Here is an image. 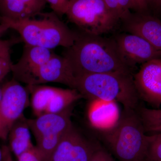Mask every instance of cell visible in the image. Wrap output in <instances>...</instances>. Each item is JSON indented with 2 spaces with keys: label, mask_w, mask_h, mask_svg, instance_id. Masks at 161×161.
<instances>
[{
  "label": "cell",
  "mask_w": 161,
  "mask_h": 161,
  "mask_svg": "<svg viewBox=\"0 0 161 161\" xmlns=\"http://www.w3.org/2000/svg\"><path fill=\"white\" fill-rule=\"evenodd\" d=\"M3 154L2 148H0V161H3Z\"/></svg>",
  "instance_id": "35"
},
{
  "label": "cell",
  "mask_w": 161,
  "mask_h": 161,
  "mask_svg": "<svg viewBox=\"0 0 161 161\" xmlns=\"http://www.w3.org/2000/svg\"><path fill=\"white\" fill-rule=\"evenodd\" d=\"M149 161L144 160V161Z\"/></svg>",
  "instance_id": "36"
},
{
  "label": "cell",
  "mask_w": 161,
  "mask_h": 161,
  "mask_svg": "<svg viewBox=\"0 0 161 161\" xmlns=\"http://www.w3.org/2000/svg\"><path fill=\"white\" fill-rule=\"evenodd\" d=\"M63 56L75 78L86 74L111 72L133 74L134 68L123 58L113 37L78 32L75 43L65 48Z\"/></svg>",
  "instance_id": "1"
},
{
  "label": "cell",
  "mask_w": 161,
  "mask_h": 161,
  "mask_svg": "<svg viewBox=\"0 0 161 161\" xmlns=\"http://www.w3.org/2000/svg\"><path fill=\"white\" fill-rule=\"evenodd\" d=\"M137 112L146 132H161V109L140 106Z\"/></svg>",
  "instance_id": "19"
},
{
  "label": "cell",
  "mask_w": 161,
  "mask_h": 161,
  "mask_svg": "<svg viewBox=\"0 0 161 161\" xmlns=\"http://www.w3.org/2000/svg\"><path fill=\"white\" fill-rule=\"evenodd\" d=\"M113 37L123 58L134 68L137 64L161 58V51L138 36L123 32Z\"/></svg>",
  "instance_id": "10"
},
{
  "label": "cell",
  "mask_w": 161,
  "mask_h": 161,
  "mask_svg": "<svg viewBox=\"0 0 161 161\" xmlns=\"http://www.w3.org/2000/svg\"><path fill=\"white\" fill-rule=\"evenodd\" d=\"M105 140L119 161H143L150 136L146 134L137 111L124 110L117 123L104 132Z\"/></svg>",
  "instance_id": "4"
},
{
  "label": "cell",
  "mask_w": 161,
  "mask_h": 161,
  "mask_svg": "<svg viewBox=\"0 0 161 161\" xmlns=\"http://www.w3.org/2000/svg\"><path fill=\"white\" fill-rule=\"evenodd\" d=\"M98 148L78 133L73 146L69 161H89Z\"/></svg>",
  "instance_id": "20"
},
{
  "label": "cell",
  "mask_w": 161,
  "mask_h": 161,
  "mask_svg": "<svg viewBox=\"0 0 161 161\" xmlns=\"http://www.w3.org/2000/svg\"><path fill=\"white\" fill-rule=\"evenodd\" d=\"M124 32L136 35L161 51V19L150 12H131L120 20Z\"/></svg>",
  "instance_id": "8"
},
{
  "label": "cell",
  "mask_w": 161,
  "mask_h": 161,
  "mask_svg": "<svg viewBox=\"0 0 161 161\" xmlns=\"http://www.w3.org/2000/svg\"><path fill=\"white\" fill-rule=\"evenodd\" d=\"M54 53L51 49L25 44L19 60L16 63L12 64L11 72L13 78L18 80L23 75L46 63Z\"/></svg>",
  "instance_id": "14"
},
{
  "label": "cell",
  "mask_w": 161,
  "mask_h": 161,
  "mask_svg": "<svg viewBox=\"0 0 161 161\" xmlns=\"http://www.w3.org/2000/svg\"><path fill=\"white\" fill-rule=\"evenodd\" d=\"M145 160L161 161V132L150 136L147 158Z\"/></svg>",
  "instance_id": "22"
},
{
  "label": "cell",
  "mask_w": 161,
  "mask_h": 161,
  "mask_svg": "<svg viewBox=\"0 0 161 161\" xmlns=\"http://www.w3.org/2000/svg\"><path fill=\"white\" fill-rule=\"evenodd\" d=\"M61 1L67 10L68 6L69 3V0H61Z\"/></svg>",
  "instance_id": "33"
},
{
  "label": "cell",
  "mask_w": 161,
  "mask_h": 161,
  "mask_svg": "<svg viewBox=\"0 0 161 161\" xmlns=\"http://www.w3.org/2000/svg\"><path fill=\"white\" fill-rule=\"evenodd\" d=\"M9 29V27L6 24L0 23V37Z\"/></svg>",
  "instance_id": "31"
},
{
  "label": "cell",
  "mask_w": 161,
  "mask_h": 161,
  "mask_svg": "<svg viewBox=\"0 0 161 161\" xmlns=\"http://www.w3.org/2000/svg\"><path fill=\"white\" fill-rule=\"evenodd\" d=\"M91 100L88 117L92 126L104 132L115 126L120 117L117 103L99 99Z\"/></svg>",
  "instance_id": "12"
},
{
  "label": "cell",
  "mask_w": 161,
  "mask_h": 161,
  "mask_svg": "<svg viewBox=\"0 0 161 161\" xmlns=\"http://www.w3.org/2000/svg\"><path fill=\"white\" fill-rule=\"evenodd\" d=\"M3 82H0V102L2 99V95H3ZM1 138V130H0V139Z\"/></svg>",
  "instance_id": "32"
},
{
  "label": "cell",
  "mask_w": 161,
  "mask_h": 161,
  "mask_svg": "<svg viewBox=\"0 0 161 161\" xmlns=\"http://www.w3.org/2000/svg\"><path fill=\"white\" fill-rule=\"evenodd\" d=\"M30 129L24 115L18 119L9 132L10 150L17 158L35 146L31 142Z\"/></svg>",
  "instance_id": "15"
},
{
  "label": "cell",
  "mask_w": 161,
  "mask_h": 161,
  "mask_svg": "<svg viewBox=\"0 0 161 161\" xmlns=\"http://www.w3.org/2000/svg\"><path fill=\"white\" fill-rule=\"evenodd\" d=\"M107 8L119 21L131 12H140L135 0H103Z\"/></svg>",
  "instance_id": "21"
},
{
  "label": "cell",
  "mask_w": 161,
  "mask_h": 161,
  "mask_svg": "<svg viewBox=\"0 0 161 161\" xmlns=\"http://www.w3.org/2000/svg\"><path fill=\"white\" fill-rule=\"evenodd\" d=\"M3 158V161H14L10 153V150L9 147L4 146L2 148Z\"/></svg>",
  "instance_id": "30"
},
{
  "label": "cell",
  "mask_w": 161,
  "mask_h": 161,
  "mask_svg": "<svg viewBox=\"0 0 161 161\" xmlns=\"http://www.w3.org/2000/svg\"><path fill=\"white\" fill-rule=\"evenodd\" d=\"M17 158V161H42L40 152L35 146L23 153Z\"/></svg>",
  "instance_id": "24"
},
{
  "label": "cell",
  "mask_w": 161,
  "mask_h": 161,
  "mask_svg": "<svg viewBox=\"0 0 161 161\" xmlns=\"http://www.w3.org/2000/svg\"><path fill=\"white\" fill-rule=\"evenodd\" d=\"M108 153L99 148L93 153L89 161H105Z\"/></svg>",
  "instance_id": "28"
},
{
  "label": "cell",
  "mask_w": 161,
  "mask_h": 161,
  "mask_svg": "<svg viewBox=\"0 0 161 161\" xmlns=\"http://www.w3.org/2000/svg\"><path fill=\"white\" fill-rule=\"evenodd\" d=\"M133 75L125 72L86 74L75 78V89L83 98L115 102L125 110L137 111L141 99Z\"/></svg>",
  "instance_id": "2"
},
{
  "label": "cell",
  "mask_w": 161,
  "mask_h": 161,
  "mask_svg": "<svg viewBox=\"0 0 161 161\" xmlns=\"http://www.w3.org/2000/svg\"><path fill=\"white\" fill-rule=\"evenodd\" d=\"M134 84L141 99L153 105L161 104V58L141 65L133 75Z\"/></svg>",
  "instance_id": "9"
},
{
  "label": "cell",
  "mask_w": 161,
  "mask_h": 161,
  "mask_svg": "<svg viewBox=\"0 0 161 161\" xmlns=\"http://www.w3.org/2000/svg\"><path fill=\"white\" fill-rule=\"evenodd\" d=\"M78 133L73 126L63 136L48 161H69L73 146Z\"/></svg>",
  "instance_id": "18"
},
{
  "label": "cell",
  "mask_w": 161,
  "mask_h": 161,
  "mask_svg": "<svg viewBox=\"0 0 161 161\" xmlns=\"http://www.w3.org/2000/svg\"><path fill=\"white\" fill-rule=\"evenodd\" d=\"M148 10L156 16L161 15V0H148Z\"/></svg>",
  "instance_id": "26"
},
{
  "label": "cell",
  "mask_w": 161,
  "mask_h": 161,
  "mask_svg": "<svg viewBox=\"0 0 161 161\" xmlns=\"http://www.w3.org/2000/svg\"><path fill=\"white\" fill-rule=\"evenodd\" d=\"M15 39L10 40H0V56L9 54L11 46L17 41Z\"/></svg>",
  "instance_id": "27"
},
{
  "label": "cell",
  "mask_w": 161,
  "mask_h": 161,
  "mask_svg": "<svg viewBox=\"0 0 161 161\" xmlns=\"http://www.w3.org/2000/svg\"><path fill=\"white\" fill-rule=\"evenodd\" d=\"M105 161H115L114 158L111 156L109 153H108L107 154L106 158Z\"/></svg>",
  "instance_id": "34"
},
{
  "label": "cell",
  "mask_w": 161,
  "mask_h": 161,
  "mask_svg": "<svg viewBox=\"0 0 161 161\" xmlns=\"http://www.w3.org/2000/svg\"><path fill=\"white\" fill-rule=\"evenodd\" d=\"M27 88L31 94V105L36 117L45 114L47 108L57 87L41 85H27Z\"/></svg>",
  "instance_id": "16"
},
{
  "label": "cell",
  "mask_w": 161,
  "mask_h": 161,
  "mask_svg": "<svg viewBox=\"0 0 161 161\" xmlns=\"http://www.w3.org/2000/svg\"><path fill=\"white\" fill-rule=\"evenodd\" d=\"M46 3L45 0H0V17L13 20L34 17Z\"/></svg>",
  "instance_id": "13"
},
{
  "label": "cell",
  "mask_w": 161,
  "mask_h": 161,
  "mask_svg": "<svg viewBox=\"0 0 161 161\" xmlns=\"http://www.w3.org/2000/svg\"><path fill=\"white\" fill-rule=\"evenodd\" d=\"M30 92L19 81L13 78L3 84L0 102V130L1 138L6 140L14 123L23 114L30 104Z\"/></svg>",
  "instance_id": "6"
},
{
  "label": "cell",
  "mask_w": 161,
  "mask_h": 161,
  "mask_svg": "<svg viewBox=\"0 0 161 161\" xmlns=\"http://www.w3.org/2000/svg\"><path fill=\"white\" fill-rule=\"evenodd\" d=\"M12 64L10 54L0 56V82L11 72Z\"/></svg>",
  "instance_id": "23"
},
{
  "label": "cell",
  "mask_w": 161,
  "mask_h": 161,
  "mask_svg": "<svg viewBox=\"0 0 161 161\" xmlns=\"http://www.w3.org/2000/svg\"><path fill=\"white\" fill-rule=\"evenodd\" d=\"M73 106L58 113H45L34 119H27L30 129L36 140L52 135H64L73 128Z\"/></svg>",
  "instance_id": "11"
},
{
  "label": "cell",
  "mask_w": 161,
  "mask_h": 161,
  "mask_svg": "<svg viewBox=\"0 0 161 161\" xmlns=\"http://www.w3.org/2000/svg\"><path fill=\"white\" fill-rule=\"evenodd\" d=\"M75 79L69 64L66 58L54 53L46 63L23 75L17 80L28 86L55 82L74 89Z\"/></svg>",
  "instance_id": "7"
},
{
  "label": "cell",
  "mask_w": 161,
  "mask_h": 161,
  "mask_svg": "<svg viewBox=\"0 0 161 161\" xmlns=\"http://www.w3.org/2000/svg\"><path fill=\"white\" fill-rule=\"evenodd\" d=\"M53 9V12L59 17H61L65 14L66 10L61 0H45Z\"/></svg>",
  "instance_id": "25"
},
{
  "label": "cell",
  "mask_w": 161,
  "mask_h": 161,
  "mask_svg": "<svg viewBox=\"0 0 161 161\" xmlns=\"http://www.w3.org/2000/svg\"><path fill=\"white\" fill-rule=\"evenodd\" d=\"M82 95L75 89L57 87L50 101L45 113H58L63 112L80 98Z\"/></svg>",
  "instance_id": "17"
},
{
  "label": "cell",
  "mask_w": 161,
  "mask_h": 161,
  "mask_svg": "<svg viewBox=\"0 0 161 161\" xmlns=\"http://www.w3.org/2000/svg\"><path fill=\"white\" fill-rule=\"evenodd\" d=\"M65 14L80 31L90 34L102 36L108 33L120 24L103 0H69Z\"/></svg>",
  "instance_id": "5"
},
{
  "label": "cell",
  "mask_w": 161,
  "mask_h": 161,
  "mask_svg": "<svg viewBox=\"0 0 161 161\" xmlns=\"http://www.w3.org/2000/svg\"><path fill=\"white\" fill-rule=\"evenodd\" d=\"M40 18L13 20L0 17V23L19 33L25 44L52 49L59 46L70 47L78 32L70 29L53 12L40 14Z\"/></svg>",
  "instance_id": "3"
},
{
  "label": "cell",
  "mask_w": 161,
  "mask_h": 161,
  "mask_svg": "<svg viewBox=\"0 0 161 161\" xmlns=\"http://www.w3.org/2000/svg\"><path fill=\"white\" fill-rule=\"evenodd\" d=\"M140 12H150L148 10V0H135Z\"/></svg>",
  "instance_id": "29"
}]
</instances>
